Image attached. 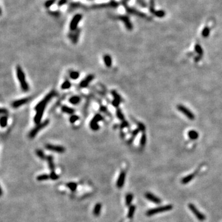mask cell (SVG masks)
<instances>
[{"label":"cell","instance_id":"6da1fadb","mask_svg":"<svg viewBox=\"0 0 222 222\" xmlns=\"http://www.w3.org/2000/svg\"><path fill=\"white\" fill-rule=\"evenodd\" d=\"M56 95V92L54 91H52L51 92L48 93V95L46 96V97L35 106V109H34L36 111V114L35 115V118H34V122H35V124H38L40 123H41L40 122H41V118L43 117V112H44V110L45 109L47 104Z\"/></svg>","mask_w":222,"mask_h":222},{"label":"cell","instance_id":"7a4b0ae2","mask_svg":"<svg viewBox=\"0 0 222 222\" xmlns=\"http://www.w3.org/2000/svg\"><path fill=\"white\" fill-rule=\"evenodd\" d=\"M16 72H17V77H18V80L20 83V86H21L22 89H23L24 91H28V89H29V87H28V83L25 80V75L23 72L22 68L20 66L17 67Z\"/></svg>","mask_w":222,"mask_h":222},{"label":"cell","instance_id":"3957f363","mask_svg":"<svg viewBox=\"0 0 222 222\" xmlns=\"http://www.w3.org/2000/svg\"><path fill=\"white\" fill-rule=\"evenodd\" d=\"M172 209H173V206L172 205H165V206L159 207L148 210L146 212V215L151 216L153 215L157 214V213H159L169 211V210H172Z\"/></svg>","mask_w":222,"mask_h":222},{"label":"cell","instance_id":"277c9868","mask_svg":"<svg viewBox=\"0 0 222 222\" xmlns=\"http://www.w3.org/2000/svg\"><path fill=\"white\" fill-rule=\"evenodd\" d=\"M49 120H44V122H43L37 124V125H36V126H35V127L34 128H33V129L30 132L29 136H28L29 138H33L35 137V136L38 134V133L40 130H41L43 128H44V127H46V126L48 124H49Z\"/></svg>","mask_w":222,"mask_h":222},{"label":"cell","instance_id":"5b68a950","mask_svg":"<svg viewBox=\"0 0 222 222\" xmlns=\"http://www.w3.org/2000/svg\"><path fill=\"white\" fill-rule=\"evenodd\" d=\"M118 2L112 0L108 3H101V4H93L89 7V8L91 9H99V8H117L118 6Z\"/></svg>","mask_w":222,"mask_h":222},{"label":"cell","instance_id":"8992f818","mask_svg":"<svg viewBox=\"0 0 222 222\" xmlns=\"http://www.w3.org/2000/svg\"><path fill=\"white\" fill-rule=\"evenodd\" d=\"M82 19V15L81 14H77L75 16L72 18V20H71V23H70V30L71 32H75L77 30V26L79 23L80 22V20Z\"/></svg>","mask_w":222,"mask_h":222},{"label":"cell","instance_id":"52a82bcc","mask_svg":"<svg viewBox=\"0 0 222 222\" xmlns=\"http://www.w3.org/2000/svg\"><path fill=\"white\" fill-rule=\"evenodd\" d=\"M188 207H189V209H190L191 211L193 212V214L195 216V217H196L199 220L202 222V221H204L205 220V218H206L205 216L203 213H202L196 208V207H195L194 204H189V205H188Z\"/></svg>","mask_w":222,"mask_h":222},{"label":"cell","instance_id":"ba28073f","mask_svg":"<svg viewBox=\"0 0 222 222\" xmlns=\"http://www.w3.org/2000/svg\"><path fill=\"white\" fill-rule=\"evenodd\" d=\"M46 148L48 150L51 151H54L56 152L59 153H62L64 152H65V149L64 147L61 146H56V145H53V144H46L45 146Z\"/></svg>","mask_w":222,"mask_h":222},{"label":"cell","instance_id":"9c48e42d","mask_svg":"<svg viewBox=\"0 0 222 222\" xmlns=\"http://www.w3.org/2000/svg\"><path fill=\"white\" fill-rule=\"evenodd\" d=\"M178 109L180 110V112H181L182 113H183L187 117L191 119V120H194V115H193V114L191 112L190 110H188L187 108H186L185 107H184L183 106L179 105L178 106Z\"/></svg>","mask_w":222,"mask_h":222},{"label":"cell","instance_id":"30bf717a","mask_svg":"<svg viewBox=\"0 0 222 222\" xmlns=\"http://www.w3.org/2000/svg\"><path fill=\"white\" fill-rule=\"evenodd\" d=\"M117 19L121 20L122 22L124 23L125 27H126L127 29H128L129 30H131L132 29V25L131 22H130L129 19L128 18V17L124 16H118L117 17Z\"/></svg>","mask_w":222,"mask_h":222},{"label":"cell","instance_id":"8fae6325","mask_svg":"<svg viewBox=\"0 0 222 222\" xmlns=\"http://www.w3.org/2000/svg\"><path fill=\"white\" fill-rule=\"evenodd\" d=\"M145 197L149 201H151V202H154L155 204H160L161 202V200L159 197H157V196H156V195H154V194L151 193H146Z\"/></svg>","mask_w":222,"mask_h":222},{"label":"cell","instance_id":"7c38bea8","mask_svg":"<svg viewBox=\"0 0 222 222\" xmlns=\"http://www.w3.org/2000/svg\"><path fill=\"white\" fill-rule=\"evenodd\" d=\"M125 177H126V173L125 172H122L120 175L118 177V180L117 181V186L118 188H121L124 185L125 181Z\"/></svg>","mask_w":222,"mask_h":222},{"label":"cell","instance_id":"4fadbf2b","mask_svg":"<svg viewBox=\"0 0 222 222\" xmlns=\"http://www.w3.org/2000/svg\"><path fill=\"white\" fill-rule=\"evenodd\" d=\"M28 101H29V98H28L22 99L17 100V101L12 102V106L14 108H18L19 107H20L22 105L25 104L27 102H28Z\"/></svg>","mask_w":222,"mask_h":222},{"label":"cell","instance_id":"5bb4252c","mask_svg":"<svg viewBox=\"0 0 222 222\" xmlns=\"http://www.w3.org/2000/svg\"><path fill=\"white\" fill-rule=\"evenodd\" d=\"M93 79H94V75H89L87 76V77L83 79L80 83V88H86L88 85V84L93 80Z\"/></svg>","mask_w":222,"mask_h":222},{"label":"cell","instance_id":"9a60e30c","mask_svg":"<svg viewBox=\"0 0 222 222\" xmlns=\"http://www.w3.org/2000/svg\"><path fill=\"white\" fill-rule=\"evenodd\" d=\"M80 30L77 29L76 31L73 32V33H70V35H69L70 38L72 40L73 43H76L77 42L78 40H79V35H80Z\"/></svg>","mask_w":222,"mask_h":222},{"label":"cell","instance_id":"2e32d148","mask_svg":"<svg viewBox=\"0 0 222 222\" xmlns=\"http://www.w3.org/2000/svg\"><path fill=\"white\" fill-rule=\"evenodd\" d=\"M101 208H102V205L101 204L98 203L95 205L94 210H93V214L95 215V216H99L100 215L101 213Z\"/></svg>","mask_w":222,"mask_h":222},{"label":"cell","instance_id":"e0dca14e","mask_svg":"<svg viewBox=\"0 0 222 222\" xmlns=\"http://www.w3.org/2000/svg\"><path fill=\"white\" fill-rule=\"evenodd\" d=\"M104 61L107 67H110L112 65V59L109 55L106 54L104 56Z\"/></svg>","mask_w":222,"mask_h":222},{"label":"cell","instance_id":"ac0fdd59","mask_svg":"<svg viewBox=\"0 0 222 222\" xmlns=\"http://www.w3.org/2000/svg\"><path fill=\"white\" fill-rule=\"evenodd\" d=\"M61 110L63 112L67 113L68 114H72L74 113L75 112L74 109H73L71 107H69L65 106H64L62 107Z\"/></svg>","mask_w":222,"mask_h":222},{"label":"cell","instance_id":"d6986e66","mask_svg":"<svg viewBox=\"0 0 222 222\" xmlns=\"http://www.w3.org/2000/svg\"><path fill=\"white\" fill-rule=\"evenodd\" d=\"M194 174L189 175L186 176V177H185V178H183L182 180H181V183H182L183 184L188 183L189 181H191L192 180H193V178H194Z\"/></svg>","mask_w":222,"mask_h":222},{"label":"cell","instance_id":"ffe728a7","mask_svg":"<svg viewBox=\"0 0 222 222\" xmlns=\"http://www.w3.org/2000/svg\"><path fill=\"white\" fill-rule=\"evenodd\" d=\"M136 207L134 205H131L129 207L128 213V217L129 218H132L134 216V212H135Z\"/></svg>","mask_w":222,"mask_h":222},{"label":"cell","instance_id":"44dd1931","mask_svg":"<svg viewBox=\"0 0 222 222\" xmlns=\"http://www.w3.org/2000/svg\"><path fill=\"white\" fill-rule=\"evenodd\" d=\"M69 102L72 104H77L80 102V98L79 96H72L69 99Z\"/></svg>","mask_w":222,"mask_h":222},{"label":"cell","instance_id":"7402d4cb","mask_svg":"<svg viewBox=\"0 0 222 222\" xmlns=\"http://www.w3.org/2000/svg\"><path fill=\"white\" fill-rule=\"evenodd\" d=\"M46 159L48 160V164H49V169H50L51 170L53 171V170L54 169V165L53 161V157L51 156H48V157H47V158H46Z\"/></svg>","mask_w":222,"mask_h":222},{"label":"cell","instance_id":"603a6c76","mask_svg":"<svg viewBox=\"0 0 222 222\" xmlns=\"http://www.w3.org/2000/svg\"><path fill=\"white\" fill-rule=\"evenodd\" d=\"M133 198V196L132 194H128L126 195V199H125V202H126V205L127 206H130V205Z\"/></svg>","mask_w":222,"mask_h":222},{"label":"cell","instance_id":"cb8c5ba5","mask_svg":"<svg viewBox=\"0 0 222 222\" xmlns=\"http://www.w3.org/2000/svg\"><path fill=\"white\" fill-rule=\"evenodd\" d=\"M49 178H50V176L49 175L46 174H43L41 175L38 176L36 179H37L38 181H44V180H48Z\"/></svg>","mask_w":222,"mask_h":222},{"label":"cell","instance_id":"d4e9b609","mask_svg":"<svg viewBox=\"0 0 222 222\" xmlns=\"http://www.w3.org/2000/svg\"><path fill=\"white\" fill-rule=\"evenodd\" d=\"M7 124H8V117L6 116H3L1 118V126L2 128H4L6 126Z\"/></svg>","mask_w":222,"mask_h":222},{"label":"cell","instance_id":"484cf974","mask_svg":"<svg viewBox=\"0 0 222 222\" xmlns=\"http://www.w3.org/2000/svg\"><path fill=\"white\" fill-rule=\"evenodd\" d=\"M102 119H103V118H102V117L101 115H100V114H96V115H95V117H94V118H93V119H92L91 121L93 122L98 123V122H99L101 121V120H102Z\"/></svg>","mask_w":222,"mask_h":222},{"label":"cell","instance_id":"4316f807","mask_svg":"<svg viewBox=\"0 0 222 222\" xmlns=\"http://www.w3.org/2000/svg\"><path fill=\"white\" fill-rule=\"evenodd\" d=\"M56 0H48V1H46L44 3V5L46 8H50L53 4H54V3H56Z\"/></svg>","mask_w":222,"mask_h":222},{"label":"cell","instance_id":"83f0119b","mask_svg":"<svg viewBox=\"0 0 222 222\" xmlns=\"http://www.w3.org/2000/svg\"><path fill=\"white\" fill-rule=\"evenodd\" d=\"M67 185L72 191H75L77 189V185L75 183H68Z\"/></svg>","mask_w":222,"mask_h":222},{"label":"cell","instance_id":"f1b7e54d","mask_svg":"<svg viewBox=\"0 0 222 222\" xmlns=\"http://www.w3.org/2000/svg\"><path fill=\"white\" fill-rule=\"evenodd\" d=\"M71 82L69 81H64V82L62 83V85L61 88L62 89H68V88H71Z\"/></svg>","mask_w":222,"mask_h":222},{"label":"cell","instance_id":"f546056e","mask_svg":"<svg viewBox=\"0 0 222 222\" xmlns=\"http://www.w3.org/2000/svg\"><path fill=\"white\" fill-rule=\"evenodd\" d=\"M90 127L94 131H96L99 129V126L98 124V123H95L91 121L90 122Z\"/></svg>","mask_w":222,"mask_h":222},{"label":"cell","instance_id":"4dcf8cb0","mask_svg":"<svg viewBox=\"0 0 222 222\" xmlns=\"http://www.w3.org/2000/svg\"><path fill=\"white\" fill-rule=\"evenodd\" d=\"M80 74L78 72H72L70 73V77L73 80H77L79 77Z\"/></svg>","mask_w":222,"mask_h":222},{"label":"cell","instance_id":"1f68e13d","mask_svg":"<svg viewBox=\"0 0 222 222\" xmlns=\"http://www.w3.org/2000/svg\"><path fill=\"white\" fill-rule=\"evenodd\" d=\"M116 114H117V117H118L120 120H124V115H123L122 112H121V110H120V109H117V112H116Z\"/></svg>","mask_w":222,"mask_h":222},{"label":"cell","instance_id":"d6a6232c","mask_svg":"<svg viewBox=\"0 0 222 222\" xmlns=\"http://www.w3.org/2000/svg\"><path fill=\"white\" fill-rule=\"evenodd\" d=\"M189 137L191 139H196L198 137V134L197 132H194V131H191L189 133Z\"/></svg>","mask_w":222,"mask_h":222},{"label":"cell","instance_id":"836d02e7","mask_svg":"<svg viewBox=\"0 0 222 222\" xmlns=\"http://www.w3.org/2000/svg\"><path fill=\"white\" fill-rule=\"evenodd\" d=\"M112 96H113L114 98V99L118 100V101H122V98H120V96L118 95V94H117V93H116V91H112Z\"/></svg>","mask_w":222,"mask_h":222},{"label":"cell","instance_id":"e575fe53","mask_svg":"<svg viewBox=\"0 0 222 222\" xmlns=\"http://www.w3.org/2000/svg\"><path fill=\"white\" fill-rule=\"evenodd\" d=\"M79 119V116L76 115H73L71 116V118H70V122H71V123L73 124V123L75 122L76 121H77Z\"/></svg>","mask_w":222,"mask_h":222},{"label":"cell","instance_id":"d590c367","mask_svg":"<svg viewBox=\"0 0 222 222\" xmlns=\"http://www.w3.org/2000/svg\"><path fill=\"white\" fill-rule=\"evenodd\" d=\"M36 155H37V156H38L40 158H41V159L45 158V156H44V153H43V152L41 150H37L36 151Z\"/></svg>","mask_w":222,"mask_h":222},{"label":"cell","instance_id":"8d00e7d4","mask_svg":"<svg viewBox=\"0 0 222 222\" xmlns=\"http://www.w3.org/2000/svg\"><path fill=\"white\" fill-rule=\"evenodd\" d=\"M49 176H50L51 179H52V180H57V179L59 178L58 175H56V173H55V172H54L53 171H52V172L51 173L50 175H49Z\"/></svg>","mask_w":222,"mask_h":222},{"label":"cell","instance_id":"74e56055","mask_svg":"<svg viewBox=\"0 0 222 222\" xmlns=\"http://www.w3.org/2000/svg\"><path fill=\"white\" fill-rule=\"evenodd\" d=\"M67 2V0H59L57 3V6L59 7H61L65 4H66Z\"/></svg>","mask_w":222,"mask_h":222},{"label":"cell","instance_id":"f35d334b","mask_svg":"<svg viewBox=\"0 0 222 222\" xmlns=\"http://www.w3.org/2000/svg\"><path fill=\"white\" fill-rule=\"evenodd\" d=\"M120 102V101H118V100H117V99H114L113 101H112V104H113L114 106L118 107V106H119Z\"/></svg>","mask_w":222,"mask_h":222},{"label":"cell","instance_id":"ab89813d","mask_svg":"<svg viewBox=\"0 0 222 222\" xmlns=\"http://www.w3.org/2000/svg\"><path fill=\"white\" fill-rule=\"evenodd\" d=\"M209 28H205L204 30L203 31V35H204L205 36H208V34H209Z\"/></svg>","mask_w":222,"mask_h":222},{"label":"cell","instance_id":"60d3db41","mask_svg":"<svg viewBox=\"0 0 222 222\" xmlns=\"http://www.w3.org/2000/svg\"><path fill=\"white\" fill-rule=\"evenodd\" d=\"M145 141H146V137H145V136H143L141 138V146H144L145 144Z\"/></svg>","mask_w":222,"mask_h":222},{"label":"cell","instance_id":"b9f144b4","mask_svg":"<svg viewBox=\"0 0 222 222\" xmlns=\"http://www.w3.org/2000/svg\"><path fill=\"white\" fill-rule=\"evenodd\" d=\"M50 13L51 14V15L54 16H59L60 13L59 12H57V11H54V12H50Z\"/></svg>","mask_w":222,"mask_h":222},{"label":"cell","instance_id":"7bdbcfd3","mask_svg":"<svg viewBox=\"0 0 222 222\" xmlns=\"http://www.w3.org/2000/svg\"><path fill=\"white\" fill-rule=\"evenodd\" d=\"M101 110L102 111V112H107L106 107H104V106L101 107Z\"/></svg>","mask_w":222,"mask_h":222},{"label":"cell","instance_id":"ee69618b","mask_svg":"<svg viewBox=\"0 0 222 222\" xmlns=\"http://www.w3.org/2000/svg\"><path fill=\"white\" fill-rule=\"evenodd\" d=\"M128 126V123L126 122H124V123H123V124H122L121 127L123 128L125 127V126Z\"/></svg>","mask_w":222,"mask_h":222}]
</instances>
